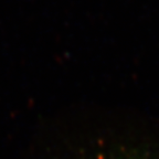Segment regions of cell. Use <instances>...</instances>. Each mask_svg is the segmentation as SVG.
Listing matches in <instances>:
<instances>
[{
  "instance_id": "1",
  "label": "cell",
  "mask_w": 159,
  "mask_h": 159,
  "mask_svg": "<svg viewBox=\"0 0 159 159\" xmlns=\"http://www.w3.org/2000/svg\"><path fill=\"white\" fill-rule=\"evenodd\" d=\"M92 159H159V154L150 150V148L124 147L109 149L102 155H95Z\"/></svg>"
}]
</instances>
